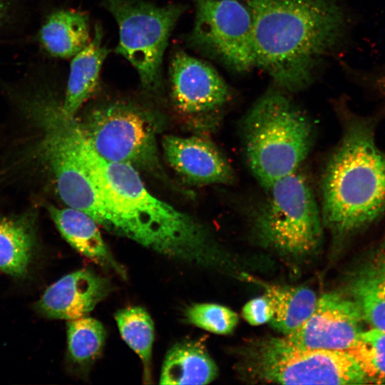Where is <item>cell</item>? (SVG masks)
Instances as JSON below:
<instances>
[{
  "instance_id": "cell-10",
  "label": "cell",
  "mask_w": 385,
  "mask_h": 385,
  "mask_svg": "<svg viewBox=\"0 0 385 385\" xmlns=\"http://www.w3.org/2000/svg\"><path fill=\"white\" fill-rule=\"evenodd\" d=\"M195 10L189 45L238 73L255 66L252 23L237 0H191Z\"/></svg>"
},
{
  "instance_id": "cell-28",
  "label": "cell",
  "mask_w": 385,
  "mask_h": 385,
  "mask_svg": "<svg viewBox=\"0 0 385 385\" xmlns=\"http://www.w3.org/2000/svg\"><path fill=\"white\" fill-rule=\"evenodd\" d=\"M375 84L376 88H377L380 93L383 94L384 97H385V76H381L380 78L377 79L375 81Z\"/></svg>"
},
{
  "instance_id": "cell-7",
  "label": "cell",
  "mask_w": 385,
  "mask_h": 385,
  "mask_svg": "<svg viewBox=\"0 0 385 385\" xmlns=\"http://www.w3.org/2000/svg\"><path fill=\"white\" fill-rule=\"evenodd\" d=\"M241 370L252 380L282 384H361L368 381L346 351L299 347L284 337L257 340L247 345Z\"/></svg>"
},
{
  "instance_id": "cell-1",
  "label": "cell",
  "mask_w": 385,
  "mask_h": 385,
  "mask_svg": "<svg viewBox=\"0 0 385 385\" xmlns=\"http://www.w3.org/2000/svg\"><path fill=\"white\" fill-rule=\"evenodd\" d=\"M88 158L108 215V232L177 262L216 265L218 250L197 220L153 196L132 165L103 159L90 143Z\"/></svg>"
},
{
  "instance_id": "cell-9",
  "label": "cell",
  "mask_w": 385,
  "mask_h": 385,
  "mask_svg": "<svg viewBox=\"0 0 385 385\" xmlns=\"http://www.w3.org/2000/svg\"><path fill=\"white\" fill-rule=\"evenodd\" d=\"M93 150L103 159L126 163L160 177L156 116L130 103L115 102L93 110L81 123Z\"/></svg>"
},
{
  "instance_id": "cell-20",
  "label": "cell",
  "mask_w": 385,
  "mask_h": 385,
  "mask_svg": "<svg viewBox=\"0 0 385 385\" xmlns=\"http://www.w3.org/2000/svg\"><path fill=\"white\" fill-rule=\"evenodd\" d=\"M35 250L34 225L31 218L0 217V271L14 277L26 275Z\"/></svg>"
},
{
  "instance_id": "cell-19",
  "label": "cell",
  "mask_w": 385,
  "mask_h": 385,
  "mask_svg": "<svg viewBox=\"0 0 385 385\" xmlns=\"http://www.w3.org/2000/svg\"><path fill=\"white\" fill-rule=\"evenodd\" d=\"M217 375V367L200 341L184 340L167 352L159 383L166 385L207 384Z\"/></svg>"
},
{
  "instance_id": "cell-6",
  "label": "cell",
  "mask_w": 385,
  "mask_h": 385,
  "mask_svg": "<svg viewBox=\"0 0 385 385\" xmlns=\"http://www.w3.org/2000/svg\"><path fill=\"white\" fill-rule=\"evenodd\" d=\"M265 191L252 215L257 238L282 254H312L321 244L324 224L308 180L298 170Z\"/></svg>"
},
{
  "instance_id": "cell-11",
  "label": "cell",
  "mask_w": 385,
  "mask_h": 385,
  "mask_svg": "<svg viewBox=\"0 0 385 385\" xmlns=\"http://www.w3.org/2000/svg\"><path fill=\"white\" fill-rule=\"evenodd\" d=\"M364 323L359 307L348 295L329 292L318 298L309 317L284 337L299 347L346 351L364 330Z\"/></svg>"
},
{
  "instance_id": "cell-2",
  "label": "cell",
  "mask_w": 385,
  "mask_h": 385,
  "mask_svg": "<svg viewBox=\"0 0 385 385\" xmlns=\"http://www.w3.org/2000/svg\"><path fill=\"white\" fill-rule=\"evenodd\" d=\"M255 66L282 88L299 92L340 43L346 16L337 0H246Z\"/></svg>"
},
{
  "instance_id": "cell-14",
  "label": "cell",
  "mask_w": 385,
  "mask_h": 385,
  "mask_svg": "<svg viewBox=\"0 0 385 385\" xmlns=\"http://www.w3.org/2000/svg\"><path fill=\"white\" fill-rule=\"evenodd\" d=\"M111 289L108 278L91 270L82 269L48 287L36 307L46 317L72 320L87 316Z\"/></svg>"
},
{
  "instance_id": "cell-22",
  "label": "cell",
  "mask_w": 385,
  "mask_h": 385,
  "mask_svg": "<svg viewBox=\"0 0 385 385\" xmlns=\"http://www.w3.org/2000/svg\"><path fill=\"white\" fill-rule=\"evenodd\" d=\"M115 319L120 336L140 358L143 379L151 383V356L154 341V324L148 312L141 307H128L118 310Z\"/></svg>"
},
{
  "instance_id": "cell-26",
  "label": "cell",
  "mask_w": 385,
  "mask_h": 385,
  "mask_svg": "<svg viewBox=\"0 0 385 385\" xmlns=\"http://www.w3.org/2000/svg\"><path fill=\"white\" fill-rule=\"evenodd\" d=\"M242 313L250 324L257 326L270 322L274 309L270 300L264 294L248 301L244 305Z\"/></svg>"
},
{
  "instance_id": "cell-12",
  "label": "cell",
  "mask_w": 385,
  "mask_h": 385,
  "mask_svg": "<svg viewBox=\"0 0 385 385\" xmlns=\"http://www.w3.org/2000/svg\"><path fill=\"white\" fill-rule=\"evenodd\" d=\"M172 103L178 112L188 117L218 111L230 98L229 87L207 62L182 50L175 51L169 65Z\"/></svg>"
},
{
  "instance_id": "cell-15",
  "label": "cell",
  "mask_w": 385,
  "mask_h": 385,
  "mask_svg": "<svg viewBox=\"0 0 385 385\" xmlns=\"http://www.w3.org/2000/svg\"><path fill=\"white\" fill-rule=\"evenodd\" d=\"M47 208L57 229L71 247L101 267L126 277L125 270L110 252L98 223L91 216L68 206L58 208L50 205Z\"/></svg>"
},
{
  "instance_id": "cell-17",
  "label": "cell",
  "mask_w": 385,
  "mask_h": 385,
  "mask_svg": "<svg viewBox=\"0 0 385 385\" xmlns=\"http://www.w3.org/2000/svg\"><path fill=\"white\" fill-rule=\"evenodd\" d=\"M102 39V29L96 25L90 42L72 58L61 103L63 111L68 115L75 116L96 90L102 66L108 54Z\"/></svg>"
},
{
  "instance_id": "cell-16",
  "label": "cell",
  "mask_w": 385,
  "mask_h": 385,
  "mask_svg": "<svg viewBox=\"0 0 385 385\" xmlns=\"http://www.w3.org/2000/svg\"><path fill=\"white\" fill-rule=\"evenodd\" d=\"M346 292L364 322L385 330V245L373 251L356 267L349 277Z\"/></svg>"
},
{
  "instance_id": "cell-3",
  "label": "cell",
  "mask_w": 385,
  "mask_h": 385,
  "mask_svg": "<svg viewBox=\"0 0 385 385\" xmlns=\"http://www.w3.org/2000/svg\"><path fill=\"white\" fill-rule=\"evenodd\" d=\"M324 227L343 239L385 214V150L369 119L351 117L326 165L321 182Z\"/></svg>"
},
{
  "instance_id": "cell-25",
  "label": "cell",
  "mask_w": 385,
  "mask_h": 385,
  "mask_svg": "<svg viewBox=\"0 0 385 385\" xmlns=\"http://www.w3.org/2000/svg\"><path fill=\"white\" fill-rule=\"evenodd\" d=\"M188 322L199 328L218 334L233 332L238 316L230 308L218 304L197 303L185 311Z\"/></svg>"
},
{
  "instance_id": "cell-21",
  "label": "cell",
  "mask_w": 385,
  "mask_h": 385,
  "mask_svg": "<svg viewBox=\"0 0 385 385\" xmlns=\"http://www.w3.org/2000/svg\"><path fill=\"white\" fill-rule=\"evenodd\" d=\"M262 285L274 309L270 322L285 335L300 327L314 309L317 297L309 288L264 283Z\"/></svg>"
},
{
  "instance_id": "cell-8",
  "label": "cell",
  "mask_w": 385,
  "mask_h": 385,
  "mask_svg": "<svg viewBox=\"0 0 385 385\" xmlns=\"http://www.w3.org/2000/svg\"><path fill=\"white\" fill-rule=\"evenodd\" d=\"M102 4L118 27L115 52L136 70L143 88L158 93L168 40L186 6H158L143 0H102Z\"/></svg>"
},
{
  "instance_id": "cell-4",
  "label": "cell",
  "mask_w": 385,
  "mask_h": 385,
  "mask_svg": "<svg viewBox=\"0 0 385 385\" xmlns=\"http://www.w3.org/2000/svg\"><path fill=\"white\" fill-rule=\"evenodd\" d=\"M21 100L38 129L37 152L59 197L106 228L108 215L91 173L81 123L63 111L46 87Z\"/></svg>"
},
{
  "instance_id": "cell-23",
  "label": "cell",
  "mask_w": 385,
  "mask_h": 385,
  "mask_svg": "<svg viewBox=\"0 0 385 385\" xmlns=\"http://www.w3.org/2000/svg\"><path fill=\"white\" fill-rule=\"evenodd\" d=\"M106 331L98 319L87 316L69 320L67 342L69 359L76 364L86 366L101 355Z\"/></svg>"
},
{
  "instance_id": "cell-5",
  "label": "cell",
  "mask_w": 385,
  "mask_h": 385,
  "mask_svg": "<svg viewBox=\"0 0 385 385\" xmlns=\"http://www.w3.org/2000/svg\"><path fill=\"white\" fill-rule=\"evenodd\" d=\"M246 160L265 189L299 170L314 140L307 114L279 91L263 94L242 123Z\"/></svg>"
},
{
  "instance_id": "cell-13",
  "label": "cell",
  "mask_w": 385,
  "mask_h": 385,
  "mask_svg": "<svg viewBox=\"0 0 385 385\" xmlns=\"http://www.w3.org/2000/svg\"><path fill=\"white\" fill-rule=\"evenodd\" d=\"M162 147L170 165L189 183L230 184L234 180L233 170L226 158L205 138L166 135Z\"/></svg>"
},
{
  "instance_id": "cell-27",
  "label": "cell",
  "mask_w": 385,
  "mask_h": 385,
  "mask_svg": "<svg viewBox=\"0 0 385 385\" xmlns=\"http://www.w3.org/2000/svg\"><path fill=\"white\" fill-rule=\"evenodd\" d=\"M14 8V0H0V28L11 17Z\"/></svg>"
},
{
  "instance_id": "cell-24",
  "label": "cell",
  "mask_w": 385,
  "mask_h": 385,
  "mask_svg": "<svg viewBox=\"0 0 385 385\" xmlns=\"http://www.w3.org/2000/svg\"><path fill=\"white\" fill-rule=\"evenodd\" d=\"M364 372L368 383H385V330H363L346 350Z\"/></svg>"
},
{
  "instance_id": "cell-18",
  "label": "cell",
  "mask_w": 385,
  "mask_h": 385,
  "mask_svg": "<svg viewBox=\"0 0 385 385\" xmlns=\"http://www.w3.org/2000/svg\"><path fill=\"white\" fill-rule=\"evenodd\" d=\"M87 14L73 9L50 13L38 34L41 48L56 58H72L91 41Z\"/></svg>"
}]
</instances>
